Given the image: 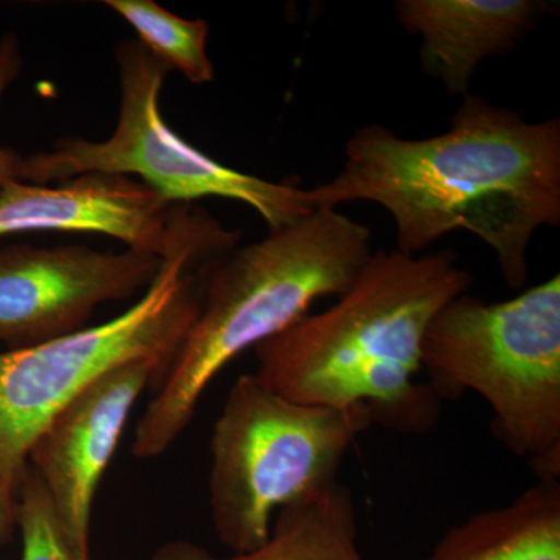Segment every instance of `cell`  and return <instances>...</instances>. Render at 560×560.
Masks as SVG:
<instances>
[{
	"label": "cell",
	"mask_w": 560,
	"mask_h": 560,
	"mask_svg": "<svg viewBox=\"0 0 560 560\" xmlns=\"http://www.w3.org/2000/svg\"><path fill=\"white\" fill-rule=\"evenodd\" d=\"M393 10L422 38L423 72L464 97L478 66L511 54L552 9L540 0H397Z\"/></svg>",
	"instance_id": "11"
},
{
	"label": "cell",
	"mask_w": 560,
	"mask_h": 560,
	"mask_svg": "<svg viewBox=\"0 0 560 560\" xmlns=\"http://www.w3.org/2000/svg\"><path fill=\"white\" fill-rule=\"evenodd\" d=\"M149 560H363L352 490L340 480L282 508L260 547L221 558L189 540H168Z\"/></svg>",
	"instance_id": "12"
},
{
	"label": "cell",
	"mask_w": 560,
	"mask_h": 560,
	"mask_svg": "<svg viewBox=\"0 0 560 560\" xmlns=\"http://www.w3.org/2000/svg\"><path fill=\"white\" fill-rule=\"evenodd\" d=\"M425 560H560V481L453 526Z\"/></svg>",
	"instance_id": "13"
},
{
	"label": "cell",
	"mask_w": 560,
	"mask_h": 560,
	"mask_svg": "<svg viewBox=\"0 0 560 560\" xmlns=\"http://www.w3.org/2000/svg\"><path fill=\"white\" fill-rule=\"evenodd\" d=\"M120 114L108 139L65 138L50 151L22 156L20 180L61 183L83 173L130 176L172 205L226 198L256 210L268 230L312 212L308 189L293 179L268 180L220 164L179 138L162 119L160 95L171 69L138 40L116 47Z\"/></svg>",
	"instance_id": "7"
},
{
	"label": "cell",
	"mask_w": 560,
	"mask_h": 560,
	"mask_svg": "<svg viewBox=\"0 0 560 560\" xmlns=\"http://www.w3.org/2000/svg\"><path fill=\"white\" fill-rule=\"evenodd\" d=\"M167 364L136 360L114 368L61 408L28 452V466L49 493L73 547L91 559L95 493L140 394Z\"/></svg>",
	"instance_id": "10"
},
{
	"label": "cell",
	"mask_w": 560,
	"mask_h": 560,
	"mask_svg": "<svg viewBox=\"0 0 560 560\" xmlns=\"http://www.w3.org/2000/svg\"><path fill=\"white\" fill-rule=\"evenodd\" d=\"M223 228L205 209L172 205L130 176L83 173L57 186L11 180L0 191V237L86 232L164 260Z\"/></svg>",
	"instance_id": "9"
},
{
	"label": "cell",
	"mask_w": 560,
	"mask_h": 560,
	"mask_svg": "<svg viewBox=\"0 0 560 560\" xmlns=\"http://www.w3.org/2000/svg\"><path fill=\"white\" fill-rule=\"evenodd\" d=\"M14 525L21 530V560H91L73 547L49 493L31 466L18 493Z\"/></svg>",
	"instance_id": "15"
},
{
	"label": "cell",
	"mask_w": 560,
	"mask_h": 560,
	"mask_svg": "<svg viewBox=\"0 0 560 560\" xmlns=\"http://www.w3.org/2000/svg\"><path fill=\"white\" fill-rule=\"evenodd\" d=\"M371 256L370 226L315 208L202 265L200 311L136 427L132 455L167 452L224 366L307 316L316 301L341 298Z\"/></svg>",
	"instance_id": "3"
},
{
	"label": "cell",
	"mask_w": 560,
	"mask_h": 560,
	"mask_svg": "<svg viewBox=\"0 0 560 560\" xmlns=\"http://www.w3.org/2000/svg\"><path fill=\"white\" fill-rule=\"evenodd\" d=\"M308 200L313 208L382 206L396 224V249L407 256L470 232L518 290L528 282L534 235L560 224V120L533 124L467 94L451 128L433 138L401 139L366 125L350 136L341 172L308 189Z\"/></svg>",
	"instance_id": "1"
},
{
	"label": "cell",
	"mask_w": 560,
	"mask_h": 560,
	"mask_svg": "<svg viewBox=\"0 0 560 560\" xmlns=\"http://www.w3.org/2000/svg\"><path fill=\"white\" fill-rule=\"evenodd\" d=\"M14 523L10 521L9 517L3 515V512L0 511V544L7 539L9 536L11 528H13Z\"/></svg>",
	"instance_id": "17"
},
{
	"label": "cell",
	"mask_w": 560,
	"mask_h": 560,
	"mask_svg": "<svg viewBox=\"0 0 560 560\" xmlns=\"http://www.w3.org/2000/svg\"><path fill=\"white\" fill-rule=\"evenodd\" d=\"M162 260L135 249L0 248V345L33 348L86 329L95 311L149 289Z\"/></svg>",
	"instance_id": "8"
},
{
	"label": "cell",
	"mask_w": 560,
	"mask_h": 560,
	"mask_svg": "<svg viewBox=\"0 0 560 560\" xmlns=\"http://www.w3.org/2000/svg\"><path fill=\"white\" fill-rule=\"evenodd\" d=\"M371 425L364 408L298 404L241 375L210 438V518L221 544L234 555L260 547L282 508L338 481Z\"/></svg>",
	"instance_id": "6"
},
{
	"label": "cell",
	"mask_w": 560,
	"mask_h": 560,
	"mask_svg": "<svg viewBox=\"0 0 560 560\" xmlns=\"http://www.w3.org/2000/svg\"><path fill=\"white\" fill-rule=\"evenodd\" d=\"M228 243H194L162 260L160 272L127 312L68 337L0 352V511L14 523L28 452L44 427L103 374L136 360L171 366L200 311L202 265Z\"/></svg>",
	"instance_id": "5"
},
{
	"label": "cell",
	"mask_w": 560,
	"mask_h": 560,
	"mask_svg": "<svg viewBox=\"0 0 560 560\" xmlns=\"http://www.w3.org/2000/svg\"><path fill=\"white\" fill-rule=\"evenodd\" d=\"M471 283L452 249L372 253L337 304L253 349L254 375L298 404L364 408L385 429L427 433L440 419L442 400L418 382L423 337L433 316L469 293Z\"/></svg>",
	"instance_id": "2"
},
{
	"label": "cell",
	"mask_w": 560,
	"mask_h": 560,
	"mask_svg": "<svg viewBox=\"0 0 560 560\" xmlns=\"http://www.w3.org/2000/svg\"><path fill=\"white\" fill-rule=\"evenodd\" d=\"M24 58L20 39L14 33H7L0 38V101L7 90L20 79ZM22 154L13 149L0 147V191L11 180H20Z\"/></svg>",
	"instance_id": "16"
},
{
	"label": "cell",
	"mask_w": 560,
	"mask_h": 560,
	"mask_svg": "<svg viewBox=\"0 0 560 560\" xmlns=\"http://www.w3.org/2000/svg\"><path fill=\"white\" fill-rule=\"evenodd\" d=\"M422 372L441 400L481 396L490 430L536 475L560 481V276L503 302L470 293L427 327Z\"/></svg>",
	"instance_id": "4"
},
{
	"label": "cell",
	"mask_w": 560,
	"mask_h": 560,
	"mask_svg": "<svg viewBox=\"0 0 560 560\" xmlns=\"http://www.w3.org/2000/svg\"><path fill=\"white\" fill-rule=\"evenodd\" d=\"M105 5L120 14L138 33V43L168 69L179 70L194 84L212 83L208 22L184 20L154 0H106Z\"/></svg>",
	"instance_id": "14"
}]
</instances>
